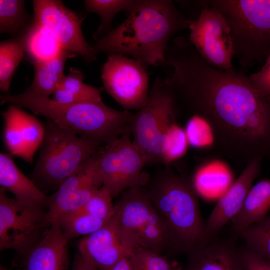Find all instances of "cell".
Returning a JSON list of instances; mask_svg holds the SVG:
<instances>
[{
	"label": "cell",
	"instance_id": "obj_1",
	"mask_svg": "<svg viewBox=\"0 0 270 270\" xmlns=\"http://www.w3.org/2000/svg\"><path fill=\"white\" fill-rule=\"evenodd\" d=\"M164 65L178 106L208 122L223 155L246 165L256 156L270 162V98L248 76L210 65L182 36L168 45Z\"/></svg>",
	"mask_w": 270,
	"mask_h": 270
},
{
	"label": "cell",
	"instance_id": "obj_2",
	"mask_svg": "<svg viewBox=\"0 0 270 270\" xmlns=\"http://www.w3.org/2000/svg\"><path fill=\"white\" fill-rule=\"evenodd\" d=\"M128 18L92 46L96 53L131 56L144 68L165 64L172 37L191 20L170 0H138Z\"/></svg>",
	"mask_w": 270,
	"mask_h": 270
},
{
	"label": "cell",
	"instance_id": "obj_3",
	"mask_svg": "<svg viewBox=\"0 0 270 270\" xmlns=\"http://www.w3.org/2000/svg\"><path fill=\"white\" fill-rule=\"evenodd\" d=\"M146 186L148 195L166 226L170 251L188 255L207 244L205 222L192 180L166 166Z\"/></svg>",
	"mask_w": 270,
	"mask_h": 270
},
{
	"label": "cell",
	"instance_id": "obj_4",
	"mask_svg": "<svg viewBox=\"0 0 270 270\" xmlns=\"http://www.w3.org/2000/svg\"><path fill=\"white\" fill-rule=\"evenodd\" d=\"M0 104L26 108L76 134L106 144L130 134L134 114L99 103L62 104L39 94L30 86L18 94L0 96Z\"/></svg>",
	"mask_w": 270,
	"mask_h": 270
},
{
	"label": "cell",
	"instance_id": "obj_5",
	"mask_svg": "<svg viewBox=\"0 0 270 270\" xmlns=\"http://www.w3.org/2000/svg\"><path fill=\"white\" fill-rule=\"evenodd\" d=\"M30 179L44 192L54 190L105 145L80 136L48 120Z\"/></svg>",
	"mask_w": 270,
	"mask_h": 270
},
{
	"label": "cell",
	"instance_id": "obj_6",
	"mask_svg": "<svg viewBox=\"0 0 270 270\" xmlns=\"http://www.w3.org/2000/svg\"><path fill=\"white\" fill-rule=\"evenodd\" d=\"M178 104L166 78L158 77L146 104L134 114L130 135L146 165H166L170 132L176 123Z\"/></svg>",
	"mask_w": 270,
	"mask_h": 270
},
{
	"label": "cell",
	"instance_id": "obj_7",
	"mask_svg": "<svg viewBox=\"0 0 270 270\" xmlns=\"http://www.w3.org/2000/svg\"><path fill=\"white\" fill-rule=\"evenodd\" d=\"M231 30L234 57L242 68L265 61L270 54V0H209Z\"/></svg>",
	"mask_w": 270,
	"mask_h": 270
},
{
	"label": "cell",
	"instance_id": "obj_8",
	"mask_svg": "<svg viewBox=\"0 0 270 270\" xmlns=\"http://www.w3.org/2000/svg\"><path fill=\"white\" fill-rule=\"evenodd\" d=\"M114 206L112 218L129 249L142 247L160 253L168 249L166 226L144 187L126 190Z\"/></svg>",
	"mask_w": 270,
	"mask_h": 270
},
{
	"label": "cell",
	"instance_id": "obj_9",
	"mask_svg": "<svg viewBox=\"0 0 270 270\" xmlns=\"http://www.w3.org/2000/svg\"><path fill=\"white\" fill-rule=\"evenodd\" d=\"M98 176L113 198L126 190L144 187L150 178L143 168L144 159L132 142L130 134H126L106 144L95 156Z\"/></svg>",
	"mask_w": 270,
	"mask_h": 270
},
{
	"label": "cell",
	"instance_id": "obj_10",
	"mask_svg": "<svg viewBox=\"0 0 270 270\" xmlns=\"http://www.w3.org/2000/svg\"><path fill=\"white\" fill-rule=\"evenodd\" d=\"M198 18L191 20L188 39L200 56L210 65L234 70V49L230 26L224 16L200 1Z\"/></svg>",
	"mask_w": 270,
	"mask_h": 270
},
{
	"label": "cell",
	"instance_id": "obj_11",
	"mask_svg": "<svg viewBox=\"0 0 270 270\" xmlns=\"http://www.w3.org/2000/svg\"><path fill=\"white\" fill-rule=\"evenodd\" d=\"M44 207L21 203L0 188V250L12 249L24 254L42 236Z\"/></svg>",
	"mask_w": 270,
	"mask_h": 270
},
{
	"label": "cell",
	"instance_id": "obj_12",
	"mask_svg": "<svg viewBox=\"0 0 270 270\" xmlns=\"http://www.w3.org/2000/svg\"><path fill=\"white\" fill-rule=\"evenodd\" d=\"M144 68L124 55L109 54L101 78L106 92L124 110H139L146 103L148 76Z\"/></svg>",
	"mask_w": 270,
	"mask_h": 270
},
{
	"label": "cell",
	"instance_id": "obj_13",
	"mask_svg": "<svg viewBox=\"0 0 270 270\" xmlns=\"http://www.w3.org/2000/svg\"><path fill=\"white\" fill-rule=\"evenodd\" d=\"M34 20L46 28L60 46L86 62L96 60L92 46L86 40L82 24L84 18L59 0H32Z\"/></svg>",
	"mask_w": 270,
	"mask_h": 270
},
{
	"label": "cell",
	"instance_id": "obj_14",
	"mask_svg": "<svg viewBox=\"0 0 270 270\" xmlns=\"http://www.w3.org/2000/svg\"><path fill=\"white\" fill-rule=\"evenodd\" d=\"M96 154L48 197L44 228H48L60 216L82 208L102 186L96 171Z\"/></svg>",
	"mask_w": 270,
	"mask_h": 270
},
{
	"label": "cell",
	"instance_id": "obj_15",
	"mask_svg": "<svg viewBox=\"0 0 270 270\" xmlns=\"http://www.w3.org/2000/svg\"><path fill=\"white\" fill-rule=\"evenodd\" d=\"M263 160L261 156L250 160L238 177L220 196L205 222L206 244L215 240L222 228L240 210L254 182L260 174Z\"/></svg>",
	"mask_w": 270,
	"mask_h": 270
},
{
	"label": "cell",
	"instance_id": "obj_16",
	"mask_svg": "<svg viewBox=\"0 0 270 270\" xmlns=\"http://www.w3.org/2000/svg\"><path fill=\"white\" fill-rule=\"evenodd\" d=\"M78 251L98 270H109L131 250L122 240L112 216L100 228L84 236Z\"/></svg>",
	"mask_w": 270,
	"mask_h": 270
},
{
	"label": "cell",
	"instance_id": "obj_17",
	"mask_svg": "<svg viewBox=\"0 0 270 270\" xmlns=\"http://www.w3.org/2000/svg\"><path fill=\"white\" fill-rule=\"evenodd\" d=\"M68 241L58 222H54L38 242L22 255V270H68Z\"/></svg>",
	"mask_w": 270,
	"mask_h": 270
},
{
	"label": "cell",
	"instance_id": "obj_18",
	"mask_svg": "<svg viewBox=\"0 0 270 270\" xmlns=\"http://www.w3.org/2000/svg\"><path fill=\"white\" fill-rule=\"evenodd\" d=\"M187 256L179 270H244L242 248L232 240H214Z\"/></svg>",
	"mask_w": 270,
	"mask_h": 270
},
{
	"label": "cell",
	"instance_id": "obj_19",
	"mask_svg": "<svg viewBox=\"0 0 270 270\" xmlns=\"http://www.w3.org/2000/svg\"><path fill=\"white\" fill-rule=\"evenodd\" d=\"M0 184L21 203L47 206L48 197L21 172L10 153L0 154Z\"/></svg>",
	"mask_w": 270,
	"mask_h": 270
},
{
	"label": "cell",
	"instance_id": "obj_20",
	"mask_svg": "<svg viewBox=\"0 0 270 270\" xmlns=\"http://www.w3.org/2000/svg\"><path fill=\"white\" fill-rule=\"evenodd\" d=\"M270 210V178L258 182L250 188L238 212L230 222L238 234L262 220Z\"/></svg>",
	"mask_w": 270,
	"mask_h": 270
},
{
	"label": "cell",
	"instance_id": "obj_21",
	"mask_svg": "<svg viewBox=\"0 0 270 270\" xmlns=\"http://www.w3.org/2000/svg\"><path fill=\"white\" fill-rule=\"evenodd\" d=\"M232 172L227 163L218 158H210L200 165L192 180L198 195H222L232 182Z\"/></svg>",
	"mask_w": 270,
	"mask_h": 270
},
{
	"label": "cell",
	"instance_id": "obj_22",
	"mask_svg": "<svg viewBox=\"0 0 270 270\" xmlns=\"http://www.w3.org/2000/svg\"><path fill=\"white\" fill-rule=\"evenodd\" d=\"M84 74L72 67L52 94L54 101L62 104L102 102V88L84 82Z\"/></svg>",
	"mask_w": 270,
	"mask_h": 270
},
{
	"label": "cell",
	"instance_id": "obj_23",
	"mask_svg": "<svg viewBox=\"0 0 270 270\" xmlns=\"http://www.w3.org/2000/svg\"><path fill=\"white\" fill-rule=\"evenodd\" d=\"M76 54L63 48L54 58L33 62L34 76L31 86L36 93L49 96L66 76L64 72L66 60Z\"/></svg>",
	"mask_w": 270,
	"mask_h": 270
},
{
	"label": "cell",
	"instance_id": "obj_24",
	"mask_svg": "<svg viewBox=\"0 0 270 270\" xmlns=\"http://www.w3.org/2000/svg\"><path fill=\"white\" fill-rule=\"evenodd\" d=\"M20 40L32 63L51 59L62 48L46 28L34 20Z\"/></svg>",
	"mask_w": 270,
	"mask_h": 270
},
{
	"label": "cell",
	"instance_id": "obj_25",
	"mask_svg": "<svg viewBox=\"0 0 270 270\" xmlns=\"http://www.w3.org/2000/svg\"><path fill=\"white\" fill-rule=\"evenodd\" d=\"M136 0H86L84 7L88 12L98 14L101 22L93 37L98 40L113 28L112 22L114 16L122 11L129 13L134 8Z\"/></svg>",
	"mask_w": 270,
	"mask_h": 270
},
{
	"label": "cell",
	"instance_id": "obj_26",
	"mask_svg": "<svg viewBox=\"0 0 270 270\" xmlns=\"http://www.w3.org/2000/svg\"><path fill=\"white\" fill-rule=\"evenodd\" d=\"M109 220L98 218L79 210L63 214L56 221L58 222L64 236L70 240L95 232Z\"/></svg>",
	"mask_w": 270,
	"mask_h": 270
},
{
	"label": "cell",
	"instance_id": "obj_27",
	"mask_svg": "<svg viewBox=\"0 0 270 270\" xmlns=\"http://www.w3.org/2000/svg\"><path fill=\"white\" fill-rule=\"evenodd\" d=\"M24 50L20 39L0 44V89L8 92L14 73L24 58Z\"/></svg>",
	"mask_w": 270,
	"mask_h": 270
},
{
	"label": "cell",
	"instance_id": "obj_28",
	"mask_svg": "<svg viewBox=\"0 0 270 270\" xmlns=\"http://www.w3.org/2000/svg\"><path fill=\"white\" fill-rule=\"evenodd\" d=\"M245 243V248L270 260V215L238 234Z\"/></svg>",
	"mask_w": 270,
	"mask_h": 270
},
{
	"label": "cell",
	"instance_id": "obj_29",
	"mask_svg": "<svg viewBox=\"0 0 270 270\" xmlns=\"http://www.w3.org/2000/svg\"><path fill=\"white\" fill-rule=\"evenodd\" d=\"M18 113L25 148L24 160L32 164L37 149L43 141L44 126L36 118L20 108H18Z\"/></svg>",
	"mask_w": 270,
	"mask_h": 270
},
{
	"label": "cell",
	"instance_id": "obj_30",
	"mask_svg": "<svg viewBox=\"0 0 270 270\" xmlns=\"http://www.w3.org/2000/svg\"><path fill=\"white\" fill-rule=\"evenodd\" d=\"M18 112V107L10 105L2 112L4 140L8 153L24 160L25 148Z\"/></svg>",
	"mask_w": 270,
	"mask_h": 270
},
{
	"label": "cell",
	"instance_id": "obj_31",
	"mask_svg": "<svg viewBox=\"0 0 270 270\" xmlns=\"http://www.w3.org/2000/svg\"><path fill=\"white\" fill-rule=\"evenodd\" d=\"M28 20L24 1L0 0V32L16 34L26 28Z\"/></svg>",
	"mask_w": 270,
	"mask_h": 270
},
{
	"label": "cell",
	"instance_id": "obj_32",
	"mask_svg": "<svg viewBox=\"0 0 270 270\" xmlns=\"http://www.w3.org/2000/svg\"><path fill=\"white\" fill-rule=\"evenodd\" d=\"M130 257L134 270H179L180 268L160 253L142 247H136Z\"/></svg>",
	"mask_w": 270,
	"mask_h": 270
},
{
	"label": "cell",
	"instance_id": "obj_33",
	"mask_svg": "<svg viewBox=\"0 0 270 270\" xmlns=\"http://www.w3.org/2000/svg\"><path fill=\"white\" fill-rule=\"evenodd\" d=\"M188 143L201 149H209L215 146L212 128L204 118L192 116L186 130Z\"/></svg>",
	"mask_w": 270,
	"mask_h": 270
},
{
	"label": "cell",
	"instance_id": "obj_34",
	"mask_svg": "<svg viewBox=\"0 0 270 270\" xmlns=\"http://www.w3.org/2000/svg\"><path fill=\"white\" fill-rule=\"evenodd\" d=\"M112 198L110 192L102 186L80 210L98 218L108 220L114 212Z\"/></svg>",
	"mask_w": 270,
	"mask_h": 270
},
{
	"label": "cell",
	"instance_id": "obj_35",
	"mask_svg": "<svg viewBox=\"0 0 270 270\" xmlns=\"http://www.w3.org/2000/svg\"><path fill=\"white\" fill-rule=\"evenodd\" d=\"M254 86L263 95L270 98V54L261 68L248 76Z\"/></svg>",
	"mask_w": 270,
	"mask_h": 270
},
{
	"label": "cell",
	"instance_id": "obj_36",
	"mask_svg": "<svg viewBox=\"0 0 270 270\" xmlns=\"http://www.w3.org/2000/svg\"><path fill=\"white\" fill-rule=\"evenodd\" d=\"M244 270H270V260L242 248Z\"/></svg>",
	"mask_w": 270,
	"mask_h": 270
},
{
	"label": "cell",
	"instance_id": "obj_37",
	"mask_svg": "<svg viewBox=\"0 0 270 270\" xmlns=\"http://www.w3.org/2000/svg\"><path fill=\"white\" fill-rule=\"evenodd\" d=\"M71 270H98L88 262L78 252L76 253L72 262Z\"/></svg>",
	"mask_w": 270,
	"mask_h": 270
},
{
	"label": "cell",
	"instance_id": "obj_38",
	"mask_svg": "<svg viewBox=\"0 0 270 270\" xmlns=\"http://www.w3.org/2000/svg\"><path fill=\"white\" fill-rule=\"evenodd\" d=\"M109 270H134V268L129 256L122 258Z\"/></svg>",
	"mask_w": 270,
	"mask_h": 270
},
{
	"label": "cell",
	"instance_id": "obj_39",
	"mask_svg": "<svg viewBox=\"0 0 270 270\" xmlns=\"http://www.w3.org/2000/svg\"><path fill=\"white\" fill-rule=\"evenodd\" d=\"M0 270H10L4 266L2 265H0Z\"/></svg>",
	"mask_w": 270,
	"mask_h": 270
}]
</instances>
